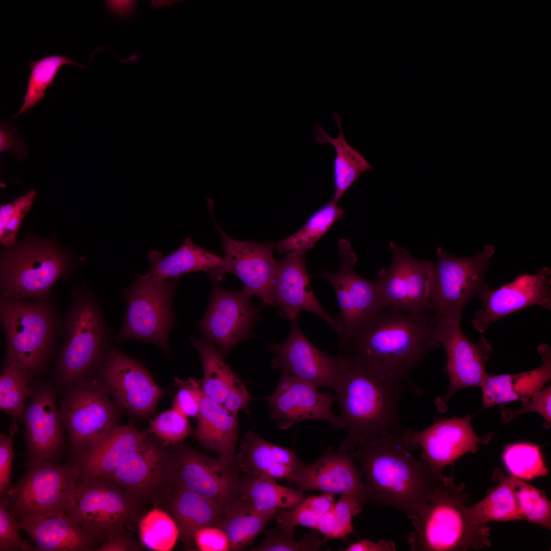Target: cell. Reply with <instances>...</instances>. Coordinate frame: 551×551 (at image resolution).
Instances as JSON below:
<instances>
[{
  "label": "cell",
  "instance_id": "obj_1",
  "mask_svg": "<svg viewBox=\"0 0 551 551\" xmlns=\"http://www.w3.org/2000/svg\"><path fill=\"white\" fill-rule=\"evenodd\" d=\"M341 354L413 387L409 373L430 350L440 347L432 313L415 315L393 306L377 311L339 341Z\"/></svg>",
  "mask_w": 551,
  "mask_h": 551
},
{
  "label": "cell",
  "instance_id": "obj_2",
  "mask_svg": "<svg viewBox=\"0 0 551 551\" xmlns=\"http://www.w3.org/2000/svg\"><path fill=\"white\" fill-rule=\"evenodd\" d=\"M403 433H390L359 443L353 452L367 501L399 510L414 526L426 508L435 476L414 455L415 449Z\"/></svg>",
  "mask_w": 551,
  "mask_h": 551
},
{
  "label": "cell",
  "instance_id": "obj_3",
  "mask_svg": "<svg viewBox=\"0 0 551 551\" xmlns=\"http://www.w3.org/2000/svg\"><path fill=\"white\" fill-rule=\"evenodd\" d=\"M345 358L344 370L334 391L341 409L339 417L348 434L338 451H354L359 443L390 433L404 432L398 415L402 398L406 393L420 395L423 389Z\"/></svg>",
  "mask_w": 551,
  "mask_h": 551
},
{
  "label": "cell",
  "instance_id": "obj_4",
  "mask_svg": "<svg viewBox=\"0 0 551 551\" xmlns=\"http://www.w3.org/2000/svg\"><path fill=\"white\" fill-rule=\"evenodd\" d=\"M426 508L407 543L412 551H464L489 548L491 528L469 523L464 509L469 497L464 483L452 477L434 475Z\"/></svg>",
  "mask_w": 551,
  "mask_h": 551
},
{
  "label": "cell",
  "instance_id": "obj_5",
  "mask_svg": "<svg viewBox=\"0 0 551 551\" xmlns=\"http://www.w3.org/2000/svg\"><path fill=\"white\" fill-rule=\"evenodd\" d=\"M72 297L56 366L57 379L64 388L90 378L97 371L109 339L93 294L82 286L73 291Z\"/></svg>",
  "mask_w": 551,
  "mask_h": 551
},
{
  "label": "cell",
  "instance_id": "obj_6",
  "mask_svg": "<svg viewBox=\"0 0 551 551\" xmlns=\"http://www.w3.org/2000/svg\"><path fill=\"white\" fill-rule=\"evenodd\" d=\"M0 319L5 334L6 353L4 364L17 363L31 378L47 362L55 334V319L45 300L1 296Z\"/></svg>",
  "mask_w": 551,
  "mask_h": 551
},
{
  "label": "cell",
  "instance_id": "obj_7",
  "mask_svg": "<svg viewBox=\"0 0 551 551\" xmlns=\"http://www.w3.org/2000/svg\"><path fill=\"white\" fill-rule=\"evenodd\" d=\"M141 504L107 477L80 478L66 515L90 536L96 547L139 516Z\"/></svg>",
  "mask_w": 551,
  "mask_h": 551
},
{
  "label": "cell",
  "instance_id": "obj_8",
  "mask_svg": "<svg viewBox=\"0 0 551 551\" xmlns=\"http://www.w3.org/2000/svg\"><path fill=\"white\" fill-rule=\"evenodd\" d=\"M494 253L492 245L470 257L447 254L436 249L430 286L431 310L435 321L460 320L464 308L472 299L479 298L490 287L485 280L488 261Z\"/></svg>",
  "mask_w": 551,
  "mask_h": 551
},
{
  "label": "cell",
  "instance_id": "obj_9",
  "mask_svg": "<svg viewBox=\"0 0 551 551\" xmlns=\"http://www.w3.org/2000/svg\"><path fill=\"white\" fill-rule=\"evenodd\" d=\"M27 470L6 491L9 509L16 518L66 514L80 475L74 465L53 461L26 462Z\"/></svg>",
  "mask_w": 551,
  "mask_h": 551
},
{
  "label": "cell",
  "instance_id": "obj_10",
  "mask_svg": "<svg viewBox=\"0 0 551 551\" xmlns=\"http://www.w3.org/2000/svg\"><path fill=\"white\" fill-rule=\"evenodd\" d=\"M1 256V296L45 300L68 268L64 255L46 242L11 246Z\"/></svg>",
  "mask_w": 551,
  "mask_h": 551
},
{
  "label": "cell",
  "instance_id": "obj_11",
  "mask_svg": "<svg viewBox=\"0 0 551 551\" xmlns=\"http://www.w3.org/2000/svg\"><path fill=\"white\" fill-rule=\"evenodd\" d=\"M61 411L69 440V462L83 456L117 425L108 393L91 378L64 388Z\"/></svg>",
  "mask_w": 551,
  "mask_h": 551
},
{
  "label": "cell",
  "instance_id": "obj_12",
  "mask_svg": "<svg viewBox=\"0 0 551 551\" xmlns=\"http://www.w3.org/2000/svg\"><path fill=\"white\" fill-rule=\"evenodd\" d=\"M178 281L138 276L125 290L126 315L115 340L139 339L169 352L168 335L175 324L171 304Z\"/></svg>",
  "mask_w": 551,
  "mask_h": 551
},
{
  "label": "cell",
  "instance_id": "obj_13",
  "mask_svg": "<svg viewBox=\"0 0 551 551\" xmlns=\"http://www.w3.org/2000/svg\"><path fill=\"white\" fill-rule=\"evenodd\" d=\"M338 246L340 270L330 273L322 270L321 275L332 285L337 296L340 310L338 321L340 341L388 305L377 281L366 279L355 271L357 256L350 243L341 239Z\"/></svg>",
  "mask_w": 551,
  "mask_h": 551
},
{
  "label": "cell",
  "instance_id": "obj_14",
  "mask_svg": "<svg viewBox=\"0 0 551 551\" xmlns=\"http://www.w3.org/2000/svg\"><path fill=\"white\" fill-rule=\"evenodd\" d=\"M460 320L442 319L435 321V337L446 354L445 371L448 374L449 387L434 403L437 410L443 413L447 404L457 391L472 386H481L489 375L485 362L490 357L491 346L483 336L477 342L470 341L460 327Z\"/></svg>",
  "mask_w": 551,
  "mask_h": 551
},
{
  "label": "cell",
  "instance_id": "obj_15",
  "mask_svg": "<svg viewBox=\"0 0 551 551\" xmlns=\"http://www.w3.org/2000/svg\"><path fill=\"white\" fill-rule=\"evenodd\" d=\"M97 371V382L129 413L146 417L164 394L146 368L119 350L108 349Z\"/></svg>",
  "mask_w": 551,
  "mask_h": 551
},
{
  "label": "cell",
  "instance_id": "obj_16",
  "mask_svg": "<svg viewBox=\"0 0 551 551\" xmlns=\"http://www.w3.org/2000/svg\"><path fill=\"white\" fill-rule=\"evenodd\" d=\"M237 470L236 465L219 457L211 458L185 446L170 454L171 485L213 500L223 511L237 495Z\"/></svg>",
  "mask_w": 551,
  "mask_h": 551
},
{
  "label": "cell",
  "instance_id": "obj_17",
  "mask_svg": "<svg viewBox=\"0 0 551 551\" xmlns=\"http://www.w3.org/2000/svg\"><path fill=\"white\" fill-rule=\"evenodd\" d=\"M470 419L468 415L435 418L428 428L419 431L405 429L403 435L415 450L420 448L421 459L433 474L438 475L447 465L466 453L477 452L479 445L490 441L492 434L478 436Z\"/></svg>",
  "mask_w": 551,
  "mask_h": 551
},
{
  "label": "cell",
  "instance_id": "obj_18",
  "mask_svg": "<svg viewBox=\"0 0 551 551\" xmlns=\"http://www.w3.org/2000/svg\"><path fill=\"white\" fill-rule=\"evenodd\" d=\"M221 237L224 256L209 275L221 280L226 273L237 276L243 283V289L251 296H258L267 306L273 305L271 288L277 261L272 255L273 243L237 241L228 236L215 222Z\"/></svg>",
  "mask_w": 551,
  "mask_h": 551
},
{
  "label": "cell",
  "instance_id": "obj_19",
  "mask_svg": "<svg viewBox=\"0 0 551 551\" xmlns=\"http://www.w3.org/2000/svg\"><path fill=\"white\" fill-rule=\"evenodd\" d=\"M389 247L391 263L380 270L377 280L387 305L415 315L432 313L430 286L433 263L413 258L394 242Z\"/></svg>",
  "mask_w": 551,
  "mask_h": 551
},
{
  "label": "cell",
  "instance_id": "obj_20",
  "mask_svg": "<svg viewBox=\"0 0 551 551\" xmlns=\"http://www.w3.org/2000/svg\"><path fill=\"white\" fill-rule=\"evenodd\" d=\"M291 322L286 340L269 346L275 355L271 366L318 388L327 387L334 390L344 370L346 358L341 354L332 356L319 349L306 337L296 320Z\"/></svg>",
  "mask_w": 551,
  "mask_h": 551
},
{
  "label": "cell",
  "instance_id": "obj_21",
  "mask_svg": "<svg viewBox=\"0 0 551 551\" xmlns=\"http://www.w3.org/2000/svg\"><path fill=\"white\" fill-rule=\"evenodd\" d=\"M31 399L22 415L26 462H59L66 446L65 425L55 387L41 383L33 387Z\"/></svg>",
  "mask_w": 551,
  "mask_h": 551
},
{
  "label": "cell",
  "instance_id": "obj_22",
  "mask_svg": "<svg viewBox=\"0 0 551 551\" xmlns=\"http://www.w3.org/2000/svg\"><path fill=\"white\" fill-rule=\"evenodd\" d=\"M243 289L230 291L214 283L209 305L199 323L204 337L224 356L252 333L259 314Z\"/></svg>",
  "mask_w": 551,
  "mask_h": 551
},
{
  "label": "cell",
  "instance_id": "obj_23",
  "mask_svg": "<svg viewBox=\"0 0 551 551\" xmlns=\"http://www.w3.org/2000/svg\"><path fill=\"white\" fill-rule=\"evenodd\" d=\"M335 398L330 392H321L317 387L284 372L267 397L270 417L282 430L310 420H325L334 429L343 428L339 416L332 411Z\"/></svg>",
  "mask_w": 551,
  "mask_h": 551
},
{
  "label": "cell",
  "instance_id": "obj_24",
  "mask_svg": "<svg viewBox=\"0 0 551 551\" xmlns=\"http://www.w3.org/2000/svg\"><path fill=\"white\" fill-rule=\"evenodd\" d=\"M482 308L472 321L481 333L498 320L521 309L538 305L551 309V271L543 268L534 275L521 274L498 289L490 287L481 297Z\"/></svg>",
  "mask_w": 551,
  "mask_h": 551
},
{
  "label": "cell",
  "instance_id": "obj_25",
  "mask_svg": "<svg viewBox=\"0 0 551 551\" xmlns=\"http://www.w3.org/2000/svg\"><path fill=\"white\" fill-rule=\"evenodd\" d=\"M107 477L141 505L161 499L171 484L170 454L147 440Z\"/></svg>",
  "mask_w": 551,
  "mask_h": 551
},
{
  "label": "cell",
  "instance_id": "obj_26",
  "mask_svg": "<svg viewBox=\"0 0 551 551\" xmlns=\"http://www.w3.org/2000/svg\"><path fill=\"white\" fill-rule=\"evenodd\" d=\"M305 252L291 251L277 261L271 288L273 304L279 306L291 322L296 320L301 311H309L320 317L340 334L338 319L323 308L311 288Z\"/></svg>",
  "mask_w": 551,
  "mask_h": 551
},
{
  "label": "cell",
  "instance_id": "obj_27",
  "mask_svg": "<svg viewBox=\"0 0 551 551\" xmlns=\"http://www.w3.org/2000/svg\"><path fill=\"white\" fill-rule=\"evenodd\" d=\"M289 483H294L302 491L315 490L334 495L355 491L365 493L354 452L335 451L333 446H330L312 463H306L294 471Z\"/></svg>",
  "mask_w": 551,
  "mask_h": 551
},
{
  "label": "cell",
  "instance_id": "obj_28",
  "mask_svg": "<svg viewBox=\"0 0 551 551\" xmlns=\"http://www.w3.org/2000/svg\"><path fill=\"white\" fill-rule=\"evenodd\" d=\"M147 440L134 425L116 426L94 446L72 462L80 478L108 476Z\"/></svg>",
  "mask_w": 551,
  "mask_h": 551
},
{
  "label": "cell",
  "instance_id": "obj_29",
  "mask_svg": "<svg viewBox=\"0 0 551 551\" xmlns=\"http://www.w3.org/2000/svg\"><path fill=\"white\" fill-rule=\"evenodd\" d=\"M161 499L175 521L184 549L191 550L194 534L207 526H216L223 509L217 503L184 488L171 485Z\"/></svg>",
  "mask_w": 551,
  "mask_h": 551
},
{
  "label": "cell",
  "instance_id": "obj_30",
  "mask_svg": "<svg viewBox=\"0 0 551 551\" xmlns=\"http://www.w3.org/2000/svg\"><path fill=\"white\" fill-rule=\"evenodd\" d=\"M538 353L542 363L537 368L516 374H489L481 386L483 409L515 400L523 403L543 388L551 378V350L542 344Z\"/></svg>",
  "mask_w": 551,
  "mask_h": 551
},
{
  "label": "cell",
  "instance_id": "obj_31",
  "mask_svg": "<svg viewBox=\"0 0 551 551\" xmlns=\"http://www.w3.org/2000/svg\"><path fill=\"white\" fill-rule=\"evenodd\" d=\"M18 521L20 530L34 542L35 551H92L96 548L90 536L66 514Z\"/></svg>",
  "mask_w": 551,
  "mask_h": 551
},
{
  "label": "cell",
  "instance_id": "obj_32",
  "mask_svg": "<svg viewBox=\"0 0 551 551\" xmlns=\"http://www.w3.org/2000/svg\"><path fill=\"white\" fill-rule=\"evenodd\" d=\"M197 418L196 437L200 444L230 465H236L237 414L203 394Z\"/></svg>",
  "mask_w": 551,
  "mask_h": 551
},
{
  "label": "cell",
  "instance_id": "obj_33",
  "mask_svg": "<svg viewBox=\"0 0 551 551\" xmlns=\"http://www.w3.org/2000/svg\"><path fill=\"white\" fill-rule=\"evenodd\" d=\"M150 268L147 273L160 280L178 279L184 274L204 271L208 274L220 263L221 257L195 244L186 238L184 243L170 254L163 256L151 251L148 255Z\"/></svg>",
  "mask_w": 551,
  "mask_h": 551
},
{
  "label": "cell",
  "instance_id": "obj_34",
  "mask_svg": "<svg viewBox=\"0 0 551 551\" xmlns=\"http://www.w3.org/2000/svg\"><path fill=\"white\" fill-rule=\"evenodd\" d=\"M237 496L262 513L290 509L307 498L302 490L279 485L274 478L247 473L239 477Z\"/></svg>",
  "mask_w": 551,
  "mask_h": 551
},
{
  "label": "cell",
  "instance_id": "obj_35",
  "mask_svg": "<svg viewBox=\"0 0 551 551\" xmlns=\"http://www.w3.org/2000/svg\"><path fill=\"white\" fill-rule=\"evenodd\" d=\"M339 130L336 138L330 137L318 123L313 129L314 139L321 144L329 143L335 149L333 176L335 193L332 199L338 202L356 180L363 173L373 167L358 151L346 141L342 129L340 115L333 113Z\"/></svg>",
  "mask_w": 551,
  "mask_h": 551
},
{
  "label": "cell",
  "instance_id": "obj_36",
  "mask_svg": "<svg viewBox=\"0 0 551 551\" xmlns=\"http://www.w3.org/2000/svg\"><path fill=\"white\" fill-rule=\"evenodd\" d=\"M498 484L478 503L464 508L467 521L474 525L486 526L492 521L522 520L512 485V476H507L496 468L492 477Z\"/></svg>",
  "mask_w": 551,
  "mask_h": 551
},
{
  "label": "cell",
  "instance_id": "obj_37",
  "mask_svg": "<svg viewBox=\"0 0 551 551\" xmlns=\"http://www.w3.org/2000/svg\"><path fill=\"white\" fill-rule=\"evenodd\" d=\"M278 512L262 513L236 496L224 510L216 527L227 535L230 550H239L249 545L274 519Z\"/></svg>",
  "mask_w": 551,
  "mask_h": 551
},
{
  "label": "cell",
  "instance_id": "obj_38",
  "mask_svg": "<svg viewBox=\"0 0 551 551\" xmlns=\"http://www.w3.org/2000/svg\"><path fill=\"white\" fill-rule=\"evenodd\" d=\"M192 344L198 352L204 377L201 384L203 394L222 404L228 390L237 376L226 363L223 355L210 341L203 337H191Z\"/></svg>",
  "mask_w": 551,
  "mask_h": 551
},
{
  "label": "cell",
  "instance_id": "obj_39",
  "mask_svg": "<svg viewBox=\"0 0 551 551\" xmlns=\"http://www.w3.org/2000/svg\"><path fill=\"white\" fill-rule=\"evenodd\" d=\"M236 463L245 473L263 474L288 482L295 471L278 463L272 454L271 443L251 431L245 435L236 456Z\"/></svg>",
  "mask_w": 551,
  "mask_h": 551
},
{
  "label": "cell",
  "instance_id": "obj_40",
  "mask_svg": "<svg viewBox=\"0 0 551 551\" xmlns=\"http://www.w3.org/2000/svg\"><path fill=\"white\" fill-rule=\"evenodd\" d=\"M337 203L332 199L311 215L298 232L276 243L275 248L284 253L313 248L332 225L343 216L344 210Z\"/></svg>",
  "mask_w": 551,
  "mask_h": 551
},
{
  "label": "cell",
  "instance_id": "obj_41",
  "mask_svg": "<svg viewBox=\"0 0 551 551\" xmlns=\"http://www.w3.org/2000/svg\"><path fill=\"white\" fill-rule=\"evenodd\" d=\"M31 379L28 372L20 365L4 364L0 376V409L15 421L21 420L26 400L32 393Z\"/></svg>",
  "mask_w": 551,
  "mask_h": 551
},
{
  "label": "cell",
  "instance_id": "obj_42",
  "mask_svg": "<svg viewBox=\"0 0 551 551\" xmlns=\"http://www.w3.org/2000/svg\"><path fill=\"white\" fill-rule=\"evenodd\" d=\"M65 64H72L82 68L84 66L60 55H52L29 63L30 74L26 93L20 110L15 117L32 109L44 96L46 89L53 85L57 73Z\"/></svg>",
  "mask_w": 551,
  "mask_h": 551
},
{
  "label": "cell",
  "instance_id": "obj_43",
  "mask_svg": "<svg viewBox=\"0 0 551 551\" xmlns=\"http://www.w3.org/2000/svg\"><path fill=\"white\" fill-rule=\"evenodd\" d=\"M139 531L143 545L156 551L171 550L180 536L173 518L168 513L158 508L152 509L141 518Z\"/></svg>",
  "mask_w": 551,
  "mask_h": 551
},
{
  "label": "cell",
  "instance_id": "obj_44",
  "mask_svg": "<svg viewBox=\"0 0 551 551\" xmlns=\"http://www.w3.org/2000/svg\"><path fill=\"white\" fill-rule=\"evenodd\" d=\"M334 495L329 493L311 495L293 508L278 511L274 518L278 527L292 535L297 525L315 530L319 518L333 507Z\"/></svg>",
  "mask_w": 551,
  "mask_h": 551
},
{
  "label": "cell",
  "instance_id": "obj_45",
  "mask_svg": "<svg viewBox=\"0 0 551 551\" xmlns=\"http://www.w3.org/2000/svg\"><path fill=\"white\" fill-rule=\"evenodd\" d=\"M517 505L523 520L551 528V502L544 491L512 476Z\"/></svg>",
  "mask_w": 551,
  "mask_h": 551
},
{
  "label": "cell",
  "instance_id": "obj_46",
  "mask_svg": "<svg viewBox=\"0 0 551 551\" xmlns=\"http://www.w3.org/2000/svg\"><path fill=\"white\" fill-rule=\"evenodd\" d=\"M503 460L512 476L531 480L545 476L549 470L543 461L540 447L529 443H516L505 449Z\"/></svg>",
  "mask_w": 551,
  "mask_h": 551
},
{
  "label": "cell",
  "instance_id": "obj_47",
  "mask_svg": "<svg viewBox=\"0 0 551 551\" xmlns=\"http://www.w3.org/2000/svg\"><path fill=\"white\" fill-rule=\"evenodd\" d=\"M265 538L255 551H314L319 549L324 542L320 538V533L311 531L305 534L299 541H294L293 535L278 527L266 530Z\"/></svg>",
  "mask_w": 551,
  "mask_h": 551
},
{
  "label": "cell",
  "instance_id": "obj_48",
  "mask_svg": "<svg viewBox=\"0 0 551 551\" xmlns=\"http://www.w3.org/2000/svg\"><path fill=\"white\" fill-rule=\"evenodd\" d=\"M31 190L13 202L0 208V240L2 244L10 247L15 241L21 220L30 210L36 196Z\"/></svg>",
  "mask_w": 551,
  "mask_h": 551
},
{
  "label": "cell",
  "instance_id": "obj_49",
  "mask_svg": "<svg viewBox=\"0 0 551 551\" xmlns=\"http://www.w3.org/2000/svg\"><path fill=\"white\" fill-rule=\"evenodd\" d=\"M367 498L365 493L350 492L341 494L339 500L334 504V527L331 538L346 540L353 532V517L362 510Z\"/></svg>",
  "mask_w": 551,
  "mask_h": 551
},
{
  "label": "cell",
  "instance_id": "obj_50",
  "mask_svg": "<svg viewBox=\"0 0 551 551\" xmlns=\"http://www.w3.org/2000/svg\"><path fill=\"white\" fill-rule=\"evenodd\" d=\"M151 431L164 442L176 444L191 433V427L185 416L173 408L157 415L150 422Z\"/></svg>",
  "mask_w": 551,
  "mask_h": 551
},
{
  "label": "cell",
  "instance_id": "obj_51",
  "mask_svg": "<svg viewBox=\"0 0 551 551\" xmlns=\"http://www.w3.org/2000/svg\"><path fill=\"white\" fill-rule=\"evenodd\" d=\"M18 521L10 512L6 492L0 494V551H35V547L22 539Z\"/></svg>",
  "mask_w": 551,
  "mask_h": 551
},
{
  "label": "cell",
  "instance_id": "obj_52",
  "mask_svg": "<svg viewBox=\"0 0 551 551\" xmlns=\"http://www.w3.org/2000/svg\"><path fill=\"white\" fill-rule=\"evenodd\" d=\"M178 389L174 400V408L187 417H197L203 396L202 386L193 378L177 380Z\"/></svg>",
  "mask_w": 551,
  "mask_h": 551
},
{
  "label": "cell",
  "instance_id": "obj_53",
  "mask_svg": "<svg viewBox=\"0 0 551 551\" xmlns=\"http://www.w3.org/2000/svg\"><path fill=\"white\" fill-rule=\"evenodd\" d=\"M550 386L536 392L528 401L522 403L518 410H511L500 406L502 419L505 422H510L518 415L528 412H534L540 414L545 420V427L550 425Z\"/></svg>",
  "mask_w": 551,
  "mask_h": 551
},
{
  "label": "cell",
  "instance_id": "obj_54",
  "mask_svg": "<svg viewBox=\"0 0 551 551\" xmlns=\"http://www.w3.org/2000/svg\"><path fill=\"white\" fill-rule=\"evenodd\" d=\"M18 427L13 420L9 427L8 435L0 434V494L12 485L11 483L14 459L13 440L18 434Z\"/></svg>",
  "mask_w": 551,
  "mask_h": 551
},
{
  "label": "cell",
  "instance_id": "obj_55",
  "mask_svg": "<svg viewBox=\"0 0 551 551\" xmlns=\"http://www.w3.org/2000/svg\"><path fill=\"white\" fill-rule=\"evenodd\" d=\"M194 544L202 551L230 550L228 538L225 532L216 526H207L196 531Z\"/></svg>",
  "mask_w": 551,
  "mask_h": 551
},
{
  "label": "cell",
  "instance_id": "obj_56",
  "mask_svg": "<svg viewBox=\"0 0 551 551\" xmlns=\"http://www.w3.org/2000/svg\"><path fill=\"white\" fill-rule=\"evenodd\" d=\"M252 399L245 385L237 376L231 383L222 405L237 414L240 410L246 408Z\"/></svg>",
  "mask_w": 551,
  "mask_h": 551
},
{
  "label": "cell",
  "instance_id": "obj_57",
  "mask_svg": "<svg viewBox=\"0 0 551 551\" xmlns=\"http://www.w3.org/2000/svg\"><path fill=\"white\" fill-rule=\"evenodd\" d=\"M138 545L125 529L113 534L96 547V551L138 550Z\"/></svg>",
  "mask_w": 551,
  "mask_h": 551
},
{
  "label": "cell",
  "instance_id": "obj_58",
  "mask_svg": "<svg viewBox=\"0 0 551 551\" xmlns=\"http://www.w3.org/2000/svg\"><path fill=\"white\" fill-rule=\"evenodd\" d=\"M105 4L109 12L116 17L129 20L137 11L138 2L133 0L105 1Z\"/></svg>",
  "mask_w": 551,
  "mask_h": 551
},
{
  "label": "cell",
  "instance_id": "obj_59",
  "mask_svg": "<svg viewBox=\"0 0 551 551\" xmlns=\"http://www.w3.org/2000/svg\"><path fill=\"white\" fill-rule=\"evenodd\" d=\"M396 545L391 540L381 539L378 542L365 539L351 543L343 551H395Z\"/></svg>",
  "mask_w": 551,
  "mask_h": 551
},
{
  "label": "cell",
  "instance_id": "obj_60",
  "mask_svg": "<svg viewBox=\"0 0 551 551\" xmlns=\"http://www.w3.org/2000/svg\"><path fill=\"white\" fill-rule=\"evenodd\" d=\"M271 448L273 457L278 463L287 466L294 471L306 464L296 456L295 452L292 449L284 448L271 443Z\"/></svg>",
  "mask_w": 551,
  "mask_h": 551
},
{
  "label": "cell",
  "instance_id": "obj_61",
  "mask_svg": "<svg viewBox=\"0 0 551 551\" xmlns=\"http://www.w3.org/2000/svg\"><path fill=\"white\" fill-rule=\"evenodd\" d=\"M0 137L1 152L12 151L19 153L23 150V143L18 142L6 127L1 126Z\"/></svg>",
  "mask_w": 551,
  "mask_h": 551
},
{
  "label": "cell",
  "instance_id": "obj_62",
  "mask_svg": "<svg viewBox=\"0 0 551 551\" xmlns=\"http://www.w3.org/2000/svg\"><path fill=\"white\" fill-rule=\"evenodd\" d=\"M335 519L333 507L323 514L318 520L315 530L324 536L325 542L331 536L334 527Z\"/></svg>",
  "mask_w": 551,
  "mask_h": 551
},
{
  "label": "cell",
  "instance_id": "obj_63",
  "mask_svg": "<svg viewBox=\"0 0 551 551\" xmlns=\"http://www.w3.org/2000/svg\"><path fill=\"white\" fill-rule=\"evenodd\" d=\"M179 0H152L149 3L150 7L153 9L169 8L179 4Z\"/></svg>",
  "mask_w": 551,
  "mask_h": 551
}]
</instances>
